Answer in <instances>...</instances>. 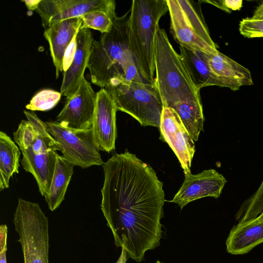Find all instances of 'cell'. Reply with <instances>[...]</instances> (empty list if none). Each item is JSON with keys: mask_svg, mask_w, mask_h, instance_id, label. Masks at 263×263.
<instances>
[{"mask_svg": "<svg viewBox=\"0 0 263 263\" xmlns=\"http://www.w3.org/2000/svg\"><path fill=\"white\" fill-rule=\"evenodd\" d=\"M94 40L90 29H81L76 36V49L73 59L68 69L64 71L60 88L62 96L69 98L77 91L88 67Z\"/></svg>", "mask_w": 263, "mask_h": 263, "instance_id": "15", "label": "cell"}, {"mask_svg": "<svg viewBox=\"0 0 263 263\" xmlns=\"http://www.w3.org/2000/svg\"><path fill=\"white\" fill-rule=\"evenodd\" d=\"M155 84L163 107L185 100L201 99L180 54L173 47L163 29L156 33Z\"/></svg>", "mask_w": 263, "mask_h": 263, "instance_id": "5", "label": "cell"}, {"mask_svg": "<svg viewBox=\"0 0 263 263\" xmlns=\"http://www.w3.org/2000/svg\"><path fill=\"white\" fill-rule=\"evenodd\" d=\"M258 217L259 218L263 219V212L261 213H260V215L259 216H258Z\"/></svg>", "mask_w": 263, "mask_h": 263, "instance_id": "33", "label": "cell"}, {"mask_svg": "<svg viewBox=\"0 0 263 263\" xmlns=\"http://www.w3.org/2000/svg\"><path fill=\"white\" fill-rule=\"evenodd\" d=\"M117 16L116 12L97 10L89 12L81 16V29H94L102 33L109 32Z\"/></svg>", "mask_w": 263, "mask_h": 263, "instance_id": "23", "label": "cell"}, {"mask_svg": "<svg viewBox=\"0 0 263 263\" xmlns=\"http://www.w3.org/2000/svg\"><path fill=\"white\" fill-rule=\"evenodd\" d=\"M101 209L115 244L137 262L160 245L165 200L163 183L154 169L126 150L102 165Z\"/></svg>", "mask_w": 263, "mask_h": 263, "instance_id": "1", "label": "cell"}, {"mask_svg": "<svg viewBox=\"0 0 263 263\" xmlns=\"http://www.w3.org/2000/svg\"><path fill=\"white\" fill-rule=\"evenodd\" d=\"M159 129L160 139L173 151L184 174L191 172L192 161L195 152L194 141L173 108L163 107Z\"/></svg>", "mask_w": 263, "mask_h": 263, "instance_id": "11", "label": "cell"}, {"mask_svg": "<svg viewBox=\"0 0 263 263\" xmlns=\"http://www.w3.org/2000/svg\"><path fill=\"white\" fill-rule=\"evenodd\" d=\"M23 120L13 133L23 157L21 164L35 179L43 196L47 195L54 172L60 144L50 134L47 125L32 111L24 110Z\"/></svg>", "mask_w": 263, "mask_h": 263, "instance_id": "3", "label": "cell"}, {"mask_svg": "<svg viewBox=\"0 0 263 263\" xmlns=\"http://www.w3.org/2000/svg\"><path fill=\"white\" fill-rule=\"evenodd\" d=\"M46 123L50 134L60 144L62 156L69 163L83 168L104 164L92 128L75 129L55 121Z\"/></svg>", "mask_w": 263, "mask_h": 263, "instance_id": "9", "label": "cell"}, {"mask_svg": "<svg viewBox=\"0 0 263 263\" xmlns=\"http://www.w3.org/2000/svg\"><path fill=\"white\" fill-rule=\"evenodd\" d=\"M122 251L121 255L116 262V263H126L127 260V253L126 249L124 248H121Z\"/></svg>", "mask_w": 263, "mask_h": 263, "instance_id": "32", "label": "cell"}, {"mask_svg": "<svg viewBox=\"0 0 263 263\" xmlns=\"http://www.w3.org/2000/svg\"><path fill=\"white\" fill-rule=\"evenodd\" d=\"M76 49V37L73 39L65 53L63 63V71H66L73 59Z\"/></svg>", "mask_w": 263, "mask_h": 263, "instance_id": "29", "label": "cell"}, {"mask_svg": "<svg viewBox=\"0 0 263 263\" xmlns=\"http://www.w3.org/2000/svg\"><path fill=\"white\" fill-rule=\"evenodd\" d=\"M41 0H25L22 1L24 2L29 10H36L41 2Z\"/></svg>", "mask_w": 263, "mask_h": 263, "instance_id": "30", "label": "cell"}, {"mask_svg": "<svg viewBox=\"0 0 263 263\" xmlns=\"http://www.w3.org/2000/svg\"><path fill=\"white\" fill-rule=\"evenodd\" d=\"M21 150L5 132H0V190L9 187L10 178L18 173Z\"/></svg>", "mask_w": 263, "mask_h": 263, "instance_id": "21", "label": "cell"}, {"mask_svg": "<svg viewBox=\"0 0 263 263\" xmlns=\"http://www.w3.org/2000/svg\"><path fill=\"white\" fill-rule=\"evenodd\" d=\"M263 212V180L257 190L241 205L236 219L244 222L256 218Z\"/></svg>", "mask_w": 263, "mask_h": 263, "instance_id": "24", "label": "cell"}, {"mask_svg": "<svg viewBox=\"0 0 263 263\" xmlns=\"http://www.w3.org/2000/svg\"><path fill=\"white\" fill-rule=\"evenodd\" d=\"M203 54L221 87L236 91L242 86L253 85L251 73L247 68L219 51L212 54Z\"/></svg>", "mask_w": 263, "mask_h": 263, "instance_id": "17", "label": "cell"}, {"mask_svg": "<svg viewBox=\"0 0 263 263\" xmlns=\"http://www.w3.org/2000/svg\"><path fill=\"white\" fill-rule=\"evenodd\" d=\"M170 31L175 40L190 49L206 54L218 50L212 39L199 5L189 0H166Z\"/></svg>", "mask_w": 263, "mask_h": 263, "instance_id": "7", "label": "cell"}, {"mask_svg": "<svg viewBox=\"0 0 263 263\" xmlns=\"http://www.w3.org/2000/svg\"><path fill=\"white\" fill-rule=\"evenodd\" d=\"M74 166L63 156L58 155L50 189L47 195L45 196L50 211L56 210L64 200L73 173Z\"/></svg>", "mask_w": 263, "mask_h": 263, "instance_id": "20", "label": "cell"}, {"mask_svg": "<svg viewBox=\"0 0 263 263\" xmlns=\"http://www.w3.org/2000/svg\"><path fill=\"white\" fill-rule=\"evenodd\" d=\"M180 55L191 77L199 90L206 86L221 85L212 72L203 52L179 45Z\"/></svg>", "mask_w": 263, "mask_h": 263, "instance_id": "19", "label": "cell"}, {"mask_svg": "<svg viewBox=\"0 0 263 263\" xmlns=\"http://www.w3.org/2000/svg\"><path fill=\"white\" fill-rule=\"evenodd\" d=\"M202 3H209L228 13L233 11L239 10L242 6V1H199Z\"/></svg>", "mask_w": 263, "mask_h": 263, "instance_id": "27", "label": "cell"}, {"mask_svg": "<svg viewBox=\"0 0 263 263\" xmlns=\"http://www.w3.org/2000/svg\"><path fill=\"white\" fill-rule=\"evenodd\" d=\"M168 12L166 0H133L127 20L128 48L141 76L155 84L156 33Z\"/></svg>", "mask_w": 263, "mask_h": 263, "instance_id": "4", "label": "cell"}, {"mask_svg": "<svg viewBox=\"0 0 263 263\" xmlns=\"http://www.w3.org/2000/svg\"><path fill=\"white\" fill-rule=\"evenodd\" d=\"M8 228L6 224L0 226V263H7L6 251Z\"/></svg>", "mask_w": 263, "mask_h": 263, "instance_id": "28", "label": "cell"}, {"mask_svg": "<svg viewBox=\"0 0 263 263\" xmlns=\"http://www.w3.org/2000/svg\"><path fill=\"white\" fill-rule=\"evenodd\" d=\"M171 108L179 115L193 140L197 141L203 131L204 121L201 99L181 101Z\"/></svg>", "mask_w": 263, "mask_h": 263, "instance_id": "22", "label": "cell"}, {"mask_svg": "<svg viewBox=\"0 0 263 263\" xmlns=\"http://www.w3.org/2000/svg\"><path fill=\"white\" fill-rule=\"evenodd\" d=\"M13 223L24 263H49V222L40 205L19 198Z\"/></svg>", "mask_w": 263, "mask_h": 263, "instance_id": "6", "label": "cell"}, {"mask_svg": "<svg viewBox=\"0 0 263 263\" xmlns=\"http://www.w3.org/2000/svg\"><path fill=\"white\" fill-rule=\"evenodd\" d=\"M114 0H41L35 11L45 29L59 22L81 17L89 12H115Z\"/></svg>", "mask_w": 263, "mask_h": 263, "instance_id": "10", "label": "cell"}, {"mask_svg": "<svg viewBox=\"0 0 263 263\" xmlns=\"http://www.w3.org/2000/svg\"><path fill=\"white\" fill-rule=\"evenodd\" d=\"M97 92L91 83L84 79L80 87L71 97L66 98L64 106L57 117L61 125L75 129L91 128L96 107Z\"/></svg>", "mask_w": 263, "mask_h": 263, "instance_id": "12", "label": "cell"}, {"mask_svg": "<svg viewBox=\"0 0 263 263\" xmlns=\"http://www.w3.org/2000/svg\"><path fill=\"white\" fill-rule=\"evenodd\" d=\"M129 10L117 16L111 30L93 40L87 68L91 83L105 88L119 83L146 81L140 74L128 48Z\"/></svg>", "mask_w": 263, "mask_h": 263, "instance_id": "2", "label": "cell"}, {"mask_svg": "<svg viewBox=\"0 0 263 263\" xmlns=\"http://www.w3.org/2000/svg\"><path fill=\"white\" fill-rule=\"evenodd\" d=\"M62 94L52 89L39 91L31 99L26 108L30 111H48L53 108L59 102Z\"/></svg>", "mask_w": 263, "mask_h": 263, "instance_id": "25", "label": "cell"}, {"mask_svg": "<svg viewBox=\"0 0 263 263\" xmlns=\"http://www.w3.org/2000/svg\"><path fill=\"white\" fill-rule=\"evenodd\" d=\"M184 175L182 185L170 201L178 204L181 209L189 202L203 197L219 198L227 182L224 176L214 169L196 175L191 172Z\"/></svg>", "mask_w": 263, "mask_h": 263, "instance_id": "13", "label": "cell"}, {"mask_svg": "<svg viewBox=\"0 0 263 263\" xmlns=\"http://www.w3.org/2000/svg\"><path fill=\"white\" fill-rule=\"evenodd\" d=\"M116 103L108 91L97 92L96 107L91 128L100 150L109 153L115 149L117 138Z\"/></svg>", "mask_w": 263, "mask_h": 263, "instance_id": "14", "label": "cell"}, {"mask_svg": "<svg viewBox=\"0 0 263 263\" xmlns=\"http://www.w3.org/2000/svg\"><path fill=\"white\" fill-rule=\"evenodd\" d=\"M105 88L113 98L118 110L129 115L142 126L160 127L163 105L155 84L133 81Z\"/></svg>", "mask_w": 263, "mask_h": 263, "instance_id": "8", "label": "cell"}, {"mask_svg": "<svg viewBox=\"0 0 263 263\" xmlns=\"http://www.w3.org/2000/svg\"><path fill=\"white\" fill-rule=\"evenodd\" d=\"M239 31L245 37H263V20L243 18L239 23Z\"/></svg>", "mask_w": 263, "mask_h": 263, "instance_id": "26", "label": "cell"}, {"mask_svg": "<svg viewBox=\"0 0 263 263\" xmlns=\"http://www.w3.org/2000/svg\"><path fill=\"white\" fill-rule=\"evenodd\" d=\"M82 24L81 17H76L59 22L45 29L44 36L49 44L57 78L63 71L65 53L81 29Z\"/></svg>", "mask_w": 263, "mask_h": 263, "instance_id": "16", "label": "cell"}, {"mask_svg": "<svg viewBox=\"0 0 263 263\" xmlns=\"http://www.w3.org/2000/svg\"><path fill=\"white\" fill-rule=\"evenodd\" d=\"M156 263H163V262H161L159 260H158V261H157V262Z\"/></svg>", "mask_w": 263, "mask_h": 263, "instance_id": "34", "label": "cell"}, {"mask_svg": "<svg viewBox=\"0 0 263 263\" xmlns=\"http://www.w3.org/2000/svg\"><path fill=\"white\" fill-rule=\"evenodd\" d=\"M251 18L254 20H263V3L256 8Z\"/></svg>", "mask_w": 263, "mask_h": 263, "instance_id": "31", "label": "cell"}, {"mask_svg": "<svg viewBox=\"0 0 263 263\" xmlns=\"http://www.w3.org/2000/svg\"><path fill=\"white\" fill-rule=\"evenodd\" d=\"M263 242V219L258 216L239 222L231 229L226 240L227 250L233 255H243Z\"/></svg>", "mask_w": 263, "mask_h": 263, "instance_id": "18", "label": "cell"}]
</instances>
